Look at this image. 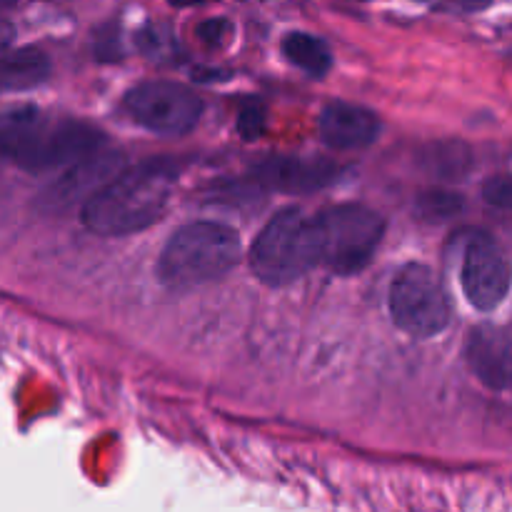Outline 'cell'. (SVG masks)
Returning <instances> with one entry per match:
<instances>
[{"instance_id": "obj_1", "label": "cell", "mask_w": 512, "mask_h": 512, "mask_svg": "<svg viewBox=\"0 0 512 512\" xmlns=\"http://www.w3.org/2000/svg\"><path fill=\"white\" fill-rule=\"evenodd\" d=\"M178 180L173 160H145L125 168L80 205V220L100 238H125L165 215Z\"/></svg>"}, {"instance_id": "obj_2", "label": "cell", "mask_w": 512, "mask_h": 512, "mask_svg": "<svg viewBox=\"0 0 512 512\" xmlns=\"http://www.w3.org/2000/svg\"><path fill=\"white\" fill-rule=\"evenodd\" d=\"M240 238L223 223H190L180 228L158 260V280L173 293L200 288L238 265Z\"/></svg>"}, {"instance_id": "obj_3", "label": "cell", "mask_w": 512, "mask_h": 512, "mask_svg": "<svg viewBox=\"0 0 512 512\" xmlns=\"http://www.w3.org/2000/svg\"><path fill=\"white\" fill-rule=\"evenodd\" d=\"M318 265V238L313 218L303 210L283 208L268 220L250 248V268L260 283L283 288Z\"/></svg>"}, {"instance_id": "obj_4", "label": "cell", "mask_w": 512, "mask_h": 512, "mask_svg": "<svg viewBox=\"0 0 512 512\" xmlns=\"http://www.w3.org/2000/svg\"><path fill=\"white\" fill-rule=\"evenodd\" d=\"M313 225L318 265H325L335 275H355L368 268L385 235V220L360 203L325 208L313 218Z\"/></svg>"}, {"instance_id": "obj_5", "label": "cell", "mask_w": 512, "mask_h": 512, "mask_svg": "<svg viewBox=\"0 0 512 512\" xmlns=\"http://www.w3.org/2000/svg\"><path fill=\"white\" fill-rule=\"evenodd\" d=\"M388 305L393 323L410 338H435L450 323L448 293L438 275L423 263H408L398 270Z\"/></svg>"}, {"instance_id": "obj_6", "label": "cell", "mask_w": 512, "mask_h": 512, "mask_svg": "<svg viewBox=\"0 0 512 512\" xmlns=\"http://www.w3.org/2000/svg\"><path fill=\"white\" fill-rule=\"evenodd\" d=\"M103 145H108L105 135L83 120H60L55 125H43V120H38L10 160H15L25 173L45 175L70 168Z\"/></svg>"}, {"instance_id": "obj_7", "label": "cell", "mask_w": 512, "mask_h": 512, "mask_svg": "<svg viewBox=\"0 0 512 512\" xmlns=\"http://www.w3.org/2000/svg\"><path fill=\"white\" fill-rule=\"evenodd\" d=\"M123 105L140 128L165 138L190 133L203 115V100L190 88L170 80L135 85L128 90Z\"/></svg>"}, {"instance_id": "obj_8", "label": "cell", "mask_w": 512, "mask_h": 512, "mask_svg": "<svg viewBox=\"0 0 512 512\" xmlns=\"http://www.w3.org/2000/svg\"><path fill=\"white\" fill-rule=\"evenodd\" d=\"M463 293L473 308L490 313L498 308L510 290V270L498 240L485 230L470 233L460 268Z\"/></svg>"}, {"instance_id": "obj_9", "label": "cell", "mask_w": 512, "mask_h": 512, "mask_svg": "<svg viewBox=\"0 0 512 512\" xmlns=\"http://www.w3.org/2000/svg\"><path fill=\"white\" fill-rule=\"evenodd\" d=\"M120 170H125V155L110 145H103L88 158L65 168L60 178L50 183L48 190L40 195V203L45 210H65L78 200L85 203L90 195L98 193L105 183H110Z\"/></svg>"}, {"instance_id": "obj_10", "label": "cell", "mask_w": 512, "mask_h": 512, "mask_svg": "<svg viewBox=\"0 0 512 512\" xmlns=\"http://www.w3.org/2000/svg\"><path fill=\"white\" fill-rule=\"evenodd\" d=\"M343 173L345 170L333 160L278 155V158H268L255 165L253 180L263 188L278 190V193L308 195L338 183Z\"/></svg>"}, {"instance_id": "obj_11", "label": "cell", "mask_w": 512, "mask_h": 512, "mask_svg": "<svg viewBox=\"0 0 512 512\" xmlns=\"http://www.w3.org/2000/svg\"><path fill=\"white\" fill-rule=\"evenodd\" d=\"M320 138L333 150L368 148L380 135V118L363 105L333 100L323 108L318 120Z\"/></svg>"}, {"instance_id": "obj_12", "label": "cell", "mask_w": 512, "mask_h": 512, "mask_svg": "<svg viewBox=\"0 0 512 512\" xmlns=\"http://www.w3.org/2000/svg\"><path fill=\"white\" fill-rule=\"evenodd\" d=\"M465 360L473 370L475 378L490 390H508L512 375V353L510 335L500 325H478L468 335L465 345Z\"/></svg>"}, {"instance_id": "obj_13", "label": "cell", "mask_w": 512, "mask_h": 512, "mask_svg": "<svg viewBox=\"0 0 512 512\" xmlns=\"http://www.w3.org/2000/svg\"><path fill=\"white\" fill-rule=\"evenodd\" d=\"M50 75V60L40 48H15L0 53V93H23L43 85Z\"/></svg>"}, {"instance_id": "obj_14", "label": "cell", "mask_w": 512, "mask_h": 512, "mask_svg": "<svg viewBox=\"0 0 512 512\" xmlns=\"http://www.w3.org/2000/svg\"><path fill=\"white\" fill-rule=\"evenodd\" d=\"M283 53L295 68H300L310 78H325L333 68V53L315 35L288 33L283 38Z\"/></svg>"}, {"instance_id": "obj_15", "label": "cell", "mask_w": 512, "mask_h": 512, "mask_svg": "<svg viewBox=\"0 0 512 512\" xmlns=\"http://www.w3.org/2000/svg\"><path fill=\"white\" fill-rule=\"evenodd\" d=\"M38 110L35 108H18L0 113V160L13 158L18 145L28 138L30 130L38 125Z\"/></svg>"}, {"instance_id": "obj_16", "label": "cell", "mask_w": 512, "mask_h": 512, "mask_svg": "<svg viewBox=\"0 0 512 512\" xmlns=\"http://www.w3.org/2000/svg\"><path fill=\"white\" fill-rule=\"evenodd\" d=\"M465 210L463 195L453 193V190H428L415 203V215L425 223H448V220L458 218Z\"/></svg>"}, {"instance_id": "obj_17", "label": "cell", "mask_w": 512, "mask_h": 512, "mask_svg": "<svg viewBox=\"0 0 512 512\" xmlns=\"http://www.w3.org/2000/svg\"><path fill=\"white\" fill-rule=\"evenodd\" d=\"M430 173L440 175L443 180H458L460 175L468 173L470 168V153L465 145L460 143H440L430 145V155L425 158Z\"/></svg>"}, {"instance_id": "obj_18", "label": "cell", "mask_w": 512, "mask_h": 512, "mask_svg": "<svg viewBox=\"0 0 512 512\" xmlns=\"http://www.w3.org/2000/svg\"><path fill=\"white\" fill-rule=\"evenodd\" d=\"M138 45L148 58H163L165 53H170V50L175 48V38L165 28L148 25V28L138 35Z\"/></svg>"}, {"instance_id": "obj_19", "label": "cell", "mask_w": 512, "mask_h": 512, "mask_svg": "<svg viewBox=\"0 0 512 512\" xmlns=\"http://www.w3.org/2000/svg\"><path fill=\"white\" fill-rule=\"evenodd\" d=\"M265 130V108L258 100H250L238 115V133L243 140H258Z\"/></svg>"}, {"instance_id": "obj_20", "label": "cell", "mask_w": 512, "mask_h": 512, "mask_svg": "<svg viewBox=\"0 0 512 512\" xmlns=\"http://www.w3.org/2000/svg\"><path fill=\"white\" fill-rule=\"evenodd\" d=\"M483 198L495 208L508 210L512 205V180L508 175H495L483 185Z\"/></svg>"}, {"instance_id": "obj_21", "label": "cell", "mask_w": 512, "mask_h": 512, "mask_svg": "<svg viewBox=\"0 0 512 512\" xmlns=\"http://www.w3.org/2000/svg\"><path fill=\"white\" fill-rule=\"evenodd\" d=\"M230 30H233V25H230L228 20L213 18V20H205V23H200L198 38L203 40L205 45H213V48H218V45L225 43V38L230 35Z\"/></svg>"}, {"instance_id": "obj_22", "label": "cell", "mask_w": 512, "mask_h": 512, "mask_svg": "<svg viewBox=\"0 0 512 512\" xmlns=\"http://www.w3.org/2000/svg\"><path fill=\"white\" fill-rule=\"evenodd\" d=\"M438 3L453 5V8L468 10V13H473V10H485L490 3H493V0H438Z\"/></svg>"}, {"instance_id": "obj_23", "label": "cell", "mask_w": 512, "mask_h": 512, "mask_svg": "<svg viewBox=\"0 0 512 512\" xmlns=\"http://www.w3.org/2000/svg\"><path fill=\"white\" fill-rule=\"evenodd\" d=\"M13 38H15L13 25L5 23V20H0V53H3L10 43H13Z\"/></svg>"}, {"instance_id": "obj_24", "label": "cell", "mask_w": 512, "mask_h": 512, "mask_svg": "<svg viewBox=\"0 0 512 512\" xmlns=\"http://www.w3.org/2000/svg\"><path fill=\"white\" fill-rule=\"evenodd\" d=\"M168 3L175 5V8H190V5L205 3V0H168Z\"/></svg>"}, {"instance_id": "obj_25", "label": "cell", "mask_w": 512, "mask_h": 512, "mask_svg": "<svg viewBox=\"0 0 512 512\" xmlns=\"http://www.w3.org/2000/svg\"><path fill=\"white\" fill-rule=\"evenodd\" d=\"M15 3H18V0H0V10H3V8H13Z\"/></svg>"}]
</instances>
